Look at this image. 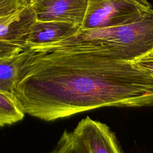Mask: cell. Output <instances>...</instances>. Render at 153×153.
<instances>
[{
  "mask_svg": "<svg viewBox=\"0 0 153 153\" xmlns=\"http://www.w3.org/2000/svg\"><path fill=\"white\" fill-rule=\"evenodd\" d=\"M50 153H90L73 131H65Z\"/></svg>",
  "mask_w": 153,
  "mask_h": 153,
  "instance_id": "30bf717a",
  "label": "cell"
},
{
  "mask_svg": "<svg viewBox=\"0 0 153 153\" xmlns=\"http://www.w3.org/2000/svg\"><path fill=\"white\" fill-rule=\"evenodd\" d=\"M32 55L26 47L13 55L0 59V92L15 97V90Z\"/></svg>",
  "mask_w": 153,
  "mask_h": 153,
  "instance_id": "52a82bcc",
  "label": "cell"
},
{
  "mask_svg": "<svg viewBox=\"0 0 153 153\" xmlns=\"http://www.w3.org/2000/svg\"><path fill=\"white\" fill-rule=\"evenodd\" d=\"M152 8L147 0H87L80 28L90 29L131 23Z\"/></svg>",
  "mask_w": 153,
  "mask_h": 153,
  "instance_id": "3957f363",
  "label": "cell"
},
{
  "mask_svg": "<svg viewBox=\"0 0 153 153\" xmlns=\"http://www.w3.org/2000/svg\"><path fill=\"white\" fill-rule=\"evenodd\" d=\"M25 46L0 40V59L17 53L24 50Z\"/></svg>",
  "mask_w": 153,
  "mask_h": 153,
  "instance_id": "4fadbf2b",
  "label": "cell"
},
{
  "mask_svg": "<svg viewBox=\"0 0 153 153\" xmlns=\"http://www.w3.org/2000/svg\"><path fill=\"white\" fill-rule=\"evenodd\" d=\"M79 29L96 53L108 58L131 62L153 48V8L131 23Z\"/></svg>",
  "mask_w": 153,
  "mask_h": 153,
  "instance_id": "7a4b0ae2",
  "label": "cell"
},
{
  "mask_svg": "<svg viewBox=\"0 0 153 153\" xmlns=\"http://www.w3.org/2000/svg\"><path fill=\"white\" fill-rule=\"evenodd\" d=\"M25 112L16 97L0 92V127L11 125L23 120Z\"/></svg>",
  "mask_w": 153,
  "mask_h": 153,
  "instance_id": "9c48e42d",
  "label": "cell"
},
{
  "mask_svg": "<svg viewBox=\"0 0 153 153\" xmlns=\"http://www.w3.org/2000/svg\"><path fill=\"white\" fill-rule=\"evenodd\" d=\"M30 5L38 21L65 22L80 27L87 0H35Z\"/></svg>",
  "mask_w": 153,
  "mask_h": 153,
  "instance_id": "277c9868",
  "label": "cell"
},
{
  "mask_svg": "<svg viewBox=\"0 0 153 153\" xmlns=\"http://www.w3.org/2000/svg\"><path fill=\"white\" fill-rule=\"evenodd\" d=\"M28 5L25 0H0V17L13 13Z\"/></svg>",
  "mask_w": 153,
  "mask_h": 153,
  "instance_id": "7c38bea8",
  "label": "cell"
},
{
  "mask_svg": "<svg viewBox=\"0 0 153 153\" xmlns=\"http://www.w3.org/2000/svg\"><path fill=\"white\" fill-rule=\"evenodd\" d=\"M130 62L137 69L153 77V48Z\"/></svg>",
  "mask_w": 153,
  "mask_h": 153,
  "instance_id": "8fae6325",
  "label": "cell"
},
{
  "mask_svg": "<svg viewBox=\"0 0 153 153\" xmlns=\"http://www.w3.org/2000/svg\"><path fill=\"white\" fill-rule=\"evenodd\" d=\"M36 20L30 5L13 13L0 17V40L25 46Z\"/></svg>",
  "mask_w": 153,
  "mask_h": 153,
  "instance_id": "8992f818",
  "label": "cell"
},
{
  "mask_svg": "<svg viewBox=\"0 0 153 153\" xmlns=\"http://www.w3.org/2000/svg\"><path fill=\"white\" fill-rule=\"evenodd\" d=\"M25 47L32 55L15 90L25 114L51 121L105 106H153V77L96 53L79 29Z\"/></svg>",
  "mask_w": 153,
  "mask_h": 153,
  "instance_id": "6da1fadb",
  "label": "cell"
},
{
  "mask_svg": "<svg viewBox=\"0 0 153 153\" xmlns=\"http://www.w3.org/2000/svg\"><path fill=\"white\" fill-rule=\"evenodd\" d=\"M26 1V2H27V4H28V5H30V4H32L35 0H25Z\"/></svg>",
  "mask_w": 153,
  "mask_h": 153,
  "instance_id": "5bb4252c",
  "label": "cell"
},
{
  "mask_svg": "<svg viewBox=\"0 0 153 153\" xmlns=\"http://www.w3.org/2000/svg\"><path fill=\"white\" fill-rule=\"evenodd\" d=\"M79 27L61 22H41L33 25L26 44H44L56 41L78 30Z\"/></svg>",
  "mask_w": 153,
  "mask_h": 153,
  "instance_id": "ba28073f",
  "label": "cell"
},
{
  "mask_svg": "<svg viewBox=\"0 0 153 153\" xmlns=\"http://www.w3.org/2000/svg\"><path fill=\"white\" fill-rule=\"evenodd\" d=\"M73 132L90 153H122L114 134L100 121L87 117L78 123Z\"/></svg>",
  "mask_w": 153,
  "mask_h": 153,
  "instance_id": "5b68a950",
  "label": "cell"
}]
</instances>
